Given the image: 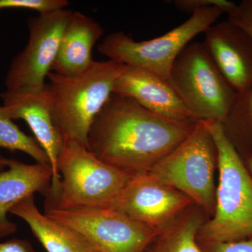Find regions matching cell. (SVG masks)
<instances>
[{"label":"cell","mask_w":252,"mask_h":252,"mask_svg":"<svg viewBox=\"0 0 252 252\" xmlns=\"http://www.w3.org/2000/svg\"><path fill=\"white\" fill-rule=\"evenodd\" d=\"M195 124L160 117L112 94L91 126L87 148L112 166L148 172L190 135Z\"/></svg>","instance_id":"1"},{"label":"cell","mask_w":252,"mask_h":252,"mask_svg":"<svg viewBox=\"0 0 252 252\" xmlns=\"http://www.w3.org/2000/svg\"><path fill=\"white\" fill-rule=\"evenodd\" d=\"M217 153L220 181L214 217L199 230L201 244L252 238V177L245 162L227 138L221 123L203 121Z\"/></svg>","instance_id":"2"},{"label":"cell","mask_w":252,"mask_h":252,"mask_svg":"<svg viewBox=\"0 0 252 252\" xmlns=\"http://www.w3.org/2000/svg\"><path fill=\"white\" fill-rule=\"evenodd\" d=\"M124 65L108 60L94 61L77 75L49 73L54 117L64 140L76 141L87 147L91 126L112 95Z\"/></svg>","instance_id":"3"},{"label":"cell","mask_w":252,"mask_h":252,"mask_svg":"<svg viewBox=\"0 0 252 252\" xmlns=\"http://www.w3.org/2000/svg\"><path fill=\"white\" fill-rule=\"evenodd\" d=\"M57 166L62 177L59 190L46 207L61 210L109 208L133 175L105 163L73 140H64Z\"/></svg>","instance_id":"4"},{"label":"cell","mask_w":252,"mask_h":252,"mask_svg":"<svg viewBox=\"0 0 252 252\" xmlns=\"http://www.w3.org/2000/svg\"><path fill=\"white\" fill-rule=\"evenodd\" d=\"M168 82L196 122H223L236 94L203 41L186 46L172 64Z\"/></svg>","instance_id":"5"},{"label":"cell","mask_w":252,"mask_h":252,"mask_svg":"<svg viewBox=\"0 0 252 252\" xmlns=\"http://www.w3.org/2000/svg\"><path fill=\"white\" fill-rule=\"evenodd\" d=\"M217 164L215 142L205 123L200 121L190 135L148 172L212 214L216 200L214 174Z\"/></svg>","instance_id":"6"},{"label":"cell","mask_w":252,"mask_h":252,"mask_svg":"<svg viewBox=\"0 0 252 252\" xmlns=\"http://www.w3.org/2000/svg\"><path fill=\"white\" fill-rule=\"evenodd\" d=\"M223 13L215 6L197 10L185 23L150 40L137 41L124 32H114L104 38L97 50L109 60L147 69L168 81L177 56L195 36L205 32Z\"/></svg>","instance_id":"7"},{"label":"cell","mask_w":252,"mask_h":252,"mask_svg":"<svg viewBox=\"0 0 252 252\" xmlns=\"http://www.w3.org/2000/svg\"><path fill=\"white\" fill-rule=\"evenodd\" d=\"M45 214L84 237L99 252H144L157 232L109 208L61 210Z\"/></svg>","instance_id":"8"},{"label":"cell","mask_w":252,"mask_h":252,"mask_svg":"<svg viewBox=\"0 0 252 252\" xmlns=\"http://www.w3.org/2000/svg\"><path fill=\"white\" fill-rule=\"evenodd\" d=\"M72 11L67 9L39 14L28 21L27 46L11 63L6 74V90L40 91L59 52L60 43Z\"/></svg>","instance_id":"9"},{"label":"cell","mask_w":252,"mask_h":252,"mask_svg":"<svg viewBox=\"0 0 252 252\" xmlns=\"http://www.w3.org/2000/svg\"><path fill=\"white\" fill-rule=\"evenodd\" d=\"M179 190L148 172H136L109 209L160 233L193 204Z\"/></svg>","instance_id":"10"},{"label":"cell","mask_w":252,"mask_h":252,"mask_svg":"<svg viewBox=\"0 0 252 252\" xmlns=\"http://www.w3.org/2000/svg\"><path fill=\"white\" fill-rule=\"evenodd\" d=\"M2 110L11 120L22 119L27 123L34 138L49 158L53 179L51 191L46 199H52L59 190L61 177L58 158L64 139L54 117L52 96L49 84L40 91H5L1 94Z\"/></svg>","instance_id":"11"},{"label":"cell","mask_w":252,"mask_h":252,"mask_svg":"<svg viewBox=\"0 0 252 252\" xmlns=\"http://www.w3.org/2000/svg\"><path fill=\"white\" fill-rule=\"evenodd\" d=\"M203 43L212 60L236 92L252 84V38L229 19L214 23Z\"/></svg>","instance_id":"12"},{"label":"cell","mask_w":252,"mask_h":252,"mask_svg":"<svg viewBox=\"0 0 252 252\" xmlns=\"http://www.w3.org/2000/svg\"><path fill=\"white\" fill-rule=\"evenodd\" d=\"M113 94L133 99L149 112L180 122H197L166 79L147 69L124 65Z\"/></svg>","instance_id":"13"},{"label":"cell","mask_w":252,"mask_h":252,"mask_svg":"<svg viewBox=\"0 0 252 252\" xmlns=\"http://www.w3.org/2000/svg\"><path fill=\"white\" fill-rule=\"evenodd\" d=\"M53 173L49 165H28L8 159V170H0V238L17 229L7 215L15 205L39 192L46 198L51 191Z\"/></svg>","instance_id":"14"},{"label":"cell","mask_w":252,"mask_h":252,"mask_svg":"<svg viewBox=\"0 0 252 252\" xmlns=\"http://www.w3.org/2000/svg\"><path fill=\"white\" fill-rule=\"evenodd\" d=\"M103 34V28L94 18L79 11L72 12L51 72L63 76L84 72L94 63L93 48Z\"/></svg>","instance_id":"15"},{"label":"cell","mask_w":252,"mask_h":252,"mask_svg":"<svg viewBox=\"0 0 252 252\" xmlns=\"http://www.w3.org/2000/svg\"><path fill=\"white\" fill-rule=\"evenodd\" d=\"M9 213L28 223L47 252H99L80 233L41 213L34 195L15 205Z\"/></svg>","instance_id":"16"},{"label":"cell","mask_w":252,"mask_h":252,"mask_svg":"<svg viewBox=\"0 0 252 252\" xmlns=\"http://www.w3.org/2000/svg\"><path fill=\"white\" fill-rule=\"evenodd\" d=\"M204 223L201 212L189 207L158 233L144 252H203L197 235Z\"/></svg>","instance_id":"17"},{"label":"cell","mask_w":252,"mask_h":252,"mask_svg":"<svg viewBox=\"0 0 252 252\" xmlns=\"http://www.w3.org/2000/svg\"><path fill=\"white\" fill-rule=\"evenodd\" d=\"M221 124L225 136L242 159L252 153V84L236 92Z\"/></svg>","instance_id":"18"},{"label":"cell","mask_w":252,"mask_h":252,"mask_svg":"<svg viewBox=\"0 0 252 252\" xmlns=\"http://www.w3.org/2000/svg\"><path fill=\"white\" fill-rule=\"evenodd\" d=\"M0 148L24 152L33 158L36 163L50 166L49 157L39 142L20 130L3 112L2 106H0Z\"/></svg>","instance_id":"19"},{"label":"cell","mask_w":252,"mask_h":252,"mask_svg":"<svg viewBox=\"0 0 252 252\" xmlns=\"http://www.w3.org/2000/svg\"><path fill=\"white\" fill-rule=\"evenodd\" d=\"M69 5L67 0H0V10L25 9L34 10L39 14L64 9Z\"/></svg>","instance_id":"20"},{"label":"cell","mask_w":252,"mask_h":252,"mask_svg":"<svg viewBox=\"0 0 252 252\" xmlns=\"http://www.w3.org/2000/svg\"><path fill=\"white\" fill-rule=\"evenodd\" d=\"M172 4L179 11L190 14L197 10L214 6L229 14L237 6L236 3L228 0H175Z\"/></svg>","instance_id":"21"},{"label":"cell","mask_w":252,"mask_h":252,"mask_svg":"<svg viewBox=\"0 0 252 252\" xmlns=\"http://www.w3.org/2000/svg\"><path fill=\"white\" fill-rule=\"evenodd\" d=\"M228 19L250 34L252 38V0H244L237 4Z\"/></svg>","instance_id":"22"},{"label":"cell","mask_w":252,"mask_h":252,"mask_svg":"<svg viewBox=\"0 0 252 252\" xmlns=\"http://www.w3.org/2000/svg\"><path fill=\"white\" fill-rule=\"evenodd\" d=\"M203 252H252V238L238 241L205 244Z\"/></svg>","instance_id":"23"},{"label":"cell","mask_w":252,"mask_h":252,"mask_svg":"<svg viewBox=\"0 0 252 252\" xmlns=\"http://www.w3.org/2000/svg\"><path fill=\"white\" fill-rule=\"evenodd\" d=\"M0 252H34L31 243L27 240L12 239L0 243Z\"/></svg>","instance_id":"24"},{"label":"cell","mask_w":252,"mask_h":252,"mask_svg":"<svg viewBox=\"0 0 252 252\" xmlns=\"http://www.w3.org/2000/svg\"><path fill=\"white\" fill-rule=\"evenodd\" d=\"M243 160L244 162H245V166H246L247 169H248L249 172H250L252 177V153L250 154L248 157H245Z\"/></svg>","instance_id":"25"},{"label":"cell","mask_w":252,"mask_h":252,"mask_svg":"<svg viewBox=\"0 0 252 252\" xmlns=\"http://www.w3.org/2000/svg\"><path fill=\"white\" fill-rule=\"evenodd\" d=\"M6 167H8V159L0 158V170H4Z\"/></svg>","instance_id":"26"}]
</instances>
